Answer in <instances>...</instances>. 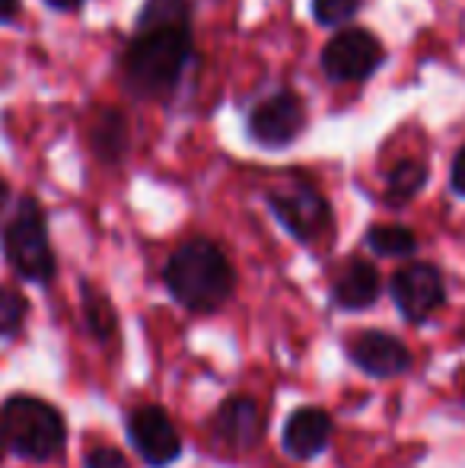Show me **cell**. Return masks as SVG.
<instances>
[{
    "mask_svg": "<svg viewBox=\"0 0 465 468\" xmlns=\"http://www.w3.org/2000/svg\"><path fill=\"white\" fill-rule=\"evenodd\" d=\"M192 58V4L143 0L122 58L124 87L137 99H166Z\"/></svg>",
    "mask_w": 465,
    "mask_h": 468,
    "instance_id": "1",
    "label": "cell"
},
{
    "mask_svg": "<svg viewBox=\"0 0 465 468\" xmlns=\"http://www.w3.org/2000/svg\"><path fill=\"white\" fill-rule=\"evenodd\" d=\"M163 283L182 309L195 315H211L233 296L236 268L217 242L198 236V239L182 242L169 255L163 268Z\"/></svg>",
    "mask_w": 465,
    "mask_h": 468,
    "instance_id": "2",
    "label": "cell"
},
{
    "mask_svg": "<svg viewBox=\"0 0 465 468\" xmlns=\"http://www.w3.org/2000/svg\"><path fill=\"white\" fill-rule=\"evenodd\" d=\"M0 433L6 452L26 463H51L64 452L68 424L55 405L36 395H10L0 408Z\"/></svg>",
    "mask_w": 465,
    "mask_h": 468,
    "instance_id": "3",
    "label": "cell"
},
{
    "mask_svg": "<svg viewBox=\"0 0 465 468\" xmlns=\"http://www.w3.org/2000/svg\"><path fill=\"white\" fill-rule=\"evenodd\" d=\"M0 246H4V259L10 261L16 278L38 283V287H48L55 281L58 259L36 197H23L16 204L10 223L4 227V236H0Z\"/></svg>",
    "mask_w": 465,
    "mask_h": 468,
    "instance_id": "4",
    "label": "cell"
},
{
    "mask_svg": "<svg viewBox=\"0 0 465 468\" xmlns=\"http://www.w3.org/2000/svg\"><path fill=\"white\" fill-rule=\"evenodd\" d=\"M268 207L297 242L312 246L332 233V204L310 179H293L268 191Z\"/></svg>",
    "mask_w": 465,
    "mask_h": 468,
    "instance_id": "5",
    "label": "cell"
},
{
    "mask_svg": "<svg viewBox=\"0 0 465 468\" xmlns=\"http://www.w3.org/2000/svg\"><path fill=\"white\" fill-rule=\"evenodd\" d=\"M134 452L150 468H169L182 456V437L163 405H137L124 420Z\"/></svg>",
    "mask_w": 465,
    "mask_h": 468,
    "instance_id": "6",
    "label": "cell"
},
{
    "mask_svg": "<svg viewBox=\"0 0 465 468\" xmlns=\"http://www.w3.org/2000/svg\"><path fill=\"white\" fill-rule=\"evenodd\" d=\"M389 293L402 319L424 322L447 303V283L437 265L430 261H411V265L398 268L389 281Z\"/></svg>",
    "mask_w": 465,
    "mask_h": 468,
    "instance_id": "7",
    "label": "cell"
},
{
    "mask_svg": "<svg viewBox=\"0 0 465 468\" xmlns=\"http://www.w3.org/2000/svg\"><path fill=\"white\" fill-rule=\"evenodd\" d=\"M386 51L366 29H344L322 48V70L332 83L366 80L383 64Z\"/></svg>",
    "mask_w": 465,
    "mask_h": 468,
    "instance_id": "8",
    "label": "cell"
},
{
    "mask_svg": "<svg viewBox=\"0 0 465 468\" xmlns=\"http://www.w3.org/2000/svg\"><path fill=\"white\" fill-rule=\"evenodd\" d=\"M303 128H306V109L291 90H280V93L268 96L248 115V134H252V141L259 147L268 150H280L287 144H293Z\"/></svg>",
    "mask_w": 465,
    "mask_h": 468,
    "instance_id": "9",
    "label": "cell"
},
{
    "mask_svg": "<svg viewBox=\"0 0 465 468\" xmlns=\"http://www.w3.org/2000/svg\"><path fill=\"white\" fill-rule=\"evenodd\" d=\"M344 354L360 373L373 376V379H392L411 370V351L405 347L402 338L379 328H366L348 338Z\"/></svg>",
    "mask_w": 465,
    "mask_h": 468,
    "instance_id": "10",
    "label": "cell"
},
{
    "mask_svg": "<svg viewBox=\"0 0 465 468\" xmlns=\"http://www.w3.org/2000/svg\"><path fill=\"white\" fill-rule=\"evenodd\" d=\"M261 431H265L261 408L246 395L227 399L211 418V443L224 452H246L259 446Z\"/></svg>",
    "mask_w": 465,
    "mask_h": 468,
    "instance_id": "11",
    "label": "cell"
},
{
    "mask_svg": "<svg viewBox=\"0 0 465 468\" xmlns=\"http://www.w3.org/2000/svg\"><path fill=\"white\" fill-rule=\"evenodd\" d=\"M332 433H335V420L325 408L303 405L293 408L291 418L284 420V431H280V446L291 459L297 463H310L319 459L332 443Z\"/></svg>",
    "mask_w": 465,
    "mask_h": 468,
    "instance_id": "12",
    "label": "cell"
},
{
    "mask_svg": "<svg viewBox=\"0 0 465 468\" xmlns=\"http://www.w3.org/2000/svg\"><path fill=\"white\" fill-rule=\"evenodd\" d=\"M379 290H383V283H379L376 265L366 259H348L332 281V303L338 309H348V313H360L379 300Z\"/></svg>",
    "mask_w": 465,
    "mask_h": 468,
    "instance_id": "13",
    "label": "cell"
},
{
    "mask_svg": "<svg viewBox=\"0 0 465 468\" xmlns=\"http://www.w3.org/2000/svg\"><path fill=\"white\" fill-rule=\"evenodd\" d=\"M90 147L102 163H118L128 154V118L118 109H100L90 122Z\"/></svg>",
    "mask_w": 465,
    "mask_h": 468,
    "instance_id": "14",
    "label": "cell"
},
{
    "mask_svg": "<svg viewBox=\"0 0 465 468\" xmlns=\"http://www.w3.org/2000/svg\"><path fill=\"white\" fill-rule=\"evenodd\" d=\"M80 309H83V322H87V332L93 341L106 345L115 338L118 332V315L115 306L109 303V296L100 287H93L90 281L80 283Z\"/></svg>",
    "mask_w": 465,
    "mask_h": 468,
    "instance_id": "15",
    "label": "cell"
},
{
    "mask_svg": "<svg viewBox=\"0 0 465 468\" xmlns=\"http://www.w3.org/2000/svg\"><path fill=\"white\" fill-rule=\"evenodd\" d=\"M428 186V166L417 160H402L392 166V173L386 176V204L402 207L411 197Z\"/></svg>",
    "mask_w": 465,
    "mask_h": 468,
    "instance_id": "16",
    "label": "cell"
},
{
    "mask_svg": "<svg viewBox=\"0 0 465 468\" xmlns=\"http://www.w3.org/2000/svg\"><path fill=\"white\" fill-rule=\"evenodd\" d=\"M366 246H370V252L383 255V259H408V255L417 252V236L408 227L383 223V227L366 229Z\"/></svg>",
    "mask_w": 465,
    "mask_h": 468,
    "instance_id": "17",
    "label": "cell"
},
{
    "mask_svg": "<svg viewBox=\"0 0 465 468\" xmlns=\"http://www.w3.org/2000/svg\"><path fill=\"white\" fill-rule=\"evenodd\" d=\"M26 313H29L26 296L13 287H0V338H13L23 328Z\"/></svg>",
    "mask_w": 465,
    "mask_h": 468,
    "instance_id": "18",
    "label": "cell"
},
{
    "mask_svg": "<svg viewBox=\"0 0 465 468\" xmlns=\"http://www.w3.org/2000/svg\"><path fill=\"white\" fill-rule=\"evenodd\" d=\"M360 0H312V16L322 26H342L357 16Z\"/></svg>",
    "mask_w": 465,
    "mask_h": 468,
    "instance_id": "19",
    "label": "cell"
},
{
    "mask_svg": "<svg viewBox=\"0 0 465 468\" xmlns=\"http://www.w3.org/2000/svg\"><path fill=\"white\" fill-rule=\"evenodd\" d=\"M83 468H131L122 450L115 446H93L83 459Z\"/></svg>",
    "mask_w": 465,
    "mask_h": 468,
    "instance_id": "20",
    "label": "cell"
},
{
    "mask_svg": "<svg viewBox=\"0 0 465 468\" xmlns=\"http://www.w3.org/2000/svg\"><path fill=\"white\" fill-rule=\"evenodd\" d=\"M449 182H453V191L456 195H462L465 197V147L456 154V160H453V173H449Z\"/></svg>",
    "mask_w": 465,
    "mask_h": 468,
    "instance_id": "21",
    "label": "cell"
},
{
    "mask_svg": "<svg viewBox=\"0 0 465 468\" xmlns=\"http://www.w3.org/2000/svg\"><path fill=\"white\" fill-rule=\"evenodd\" d=\"M19 13V0H0V23H10Z\"/></svg>",
    "mask_w": 465,
    "mask_h": 468,
    "instance_id": "22",
    "label": "cell"
},
{
    "mask_svg": "<svg viewBox=\"0 0 465 468\" xmlns=\"http://www.w3.org/2000/svg\"><path fill=\"white\" fill-rule=\"evenodd\" d=\"M45 4H48L51 10H77L80 0H45Z\"/></svg>",
    "mask_w": 465,
    "mask_h": 468,
    "instance_id": "23",
    "label": "cell"
},
{
    "mask_svg": "<svg viewBox=\"0 0 465 468\" xmlns=\"http://www.w3.org/2000/svg\"><path fill=\"white\" fill-rule=\"evenodd\" d=\"M6 201H10V186H6V179H0V214L6 210Z\"/></svg>",
    "mask_w": 465,
    "mask_h": 468,
    "instance_id": "24",
    "label": "cell"
},
{
    "mask_svg": "<svg viewBox=\"0 0 465 468\" xmlns=\"http://www.w3.org/2000/svg\"><path fill=\"white\" fill-rule=\"evenodd\" d=\"M6 452V446H4V433H0V456Z\"/></svg>",
    "mask_w": 465,
    "mask_h": 468,
    "instance_id": "25",
    "label": "cell"
}]
</instances>
